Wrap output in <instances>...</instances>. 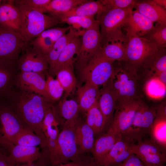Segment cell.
Listing matches in <instances>:
<instances>
[{
  "label": "cell",
  "instance_id": "obj_1",
  "mask_svg": "<svg viewBox=\"0 0 166 166\" xmlns=\"http://www.w3.org/2000/svg\"><path fill=\"white\" fill-rule=\"evenodd\" d=\"M3 98L25 125L46 140L42 124L46 112L52 103L33 92L13 86Z\"/></svg>",
  "mask_w": 166,
  "mask_h": 166
},
{
  "label": "cell",
  "instance_id": "obj_2",
  "mask_svg": "<svg viewBox=\"0 0 166 166\" xmlns=\"http://www.w3.org/2000/svg\"><path fill=\"white\" fill-rule=\"evenodd\" d=\"M114 65V71L109 82L116 102L141 100L137 73L120 62Z\"/></svg>",
  "mask_w": 166,
  "mask_h": 166
},
{
  "label": "cell",
  "instance_id": "obj_3",
  "mask_svg": "<svg viewBox=\"0 0 166 166\" xmlns=\"http://www.w3.org/2000/svg\"><path fill=\"white\" fill-rule=\"evenodd\" d=\"M76 123L63 124V128L57 140L54 150L48 156V165L56 166L70 162H77L85 156V153L81 151L76 142Z\"/></svg>",
  "mask_w": 166,
  "mask_h": 166
},
{
  "label": "cell",
  "instance_id": "obj_4",
  "mask_svg": "<svg viewBox=\"0 0 166 166\" xmlns=\"http://www.w3.org/2000/svg\"><path fill=\"white\" fill-rule=\"evenodd\" d=\"M15 5L20 14V34L26 42H30L44 31L60 23L37 10L24 5Z\"/></svg>",
  "mask_w": 166,
  "mask_h": 166
},
{
  "label": "cell",
  "instance_id": "obj_5",
  "mask_svg": "<svg viewBox=\"0 0 166 166\" xmlns=\"http://www.w3.org/2000/svg\"><path fill=\"white\" fill-rule=\"evenodd\" d=\"M124 61H120L138 73L143 71L159 49L153 43L142 37L128 39Z\"/></svg>",
  "mask_w": 166,
  "mask_h": 166
},
{
  "label": "cell",
  "instance_id": "obj_6",
  "mask_svg": "<svg viewBox=\"0 0 166 166\" xmlns=\"http://www.w3.org/2000/svg\"><path fill=\"white\" fill-rule=\"evenodd\" d=\"M26 127L5 99H0V149L8 154L16 138Z\"/></svg>",
  "mask_w": 166,
  "mask_h": 166
},
{
  "label": "cell",
  "instance_id": "obj_7",
  "mask_svg": "<svg viewBox=\"0 0 166 166\" xmlns=\"http://www.w3.org/2000/svg\"><path fill=\"white\" fill-rule=\"evenodd\" d=\"M101 50L81 71L83 81L90 82L98 87L109 81L114 69L115 61L105 56Z\"/></svg>",
  "mask_w": 166,
  "mask_h": 166
},
{
  "label": "cell",
  "instance_id": "obj_8",
  "mask_svg": "<svg viewBox=\"0 0 166 166\" xmlns=\"http://www.w3.org/2000/svg\"><path fill=\"white\" fill-rule=\"evenodd\" d=\"M26 42L19 33L0 24V61L16 65Z\"/></svg>",
  "mask_w": 166,
  "mask_h": 166
},
{
  "label": "cell",
  "instance_id": "obj_9",
  "mask_svg": "<svg viewBox=\"0 0 166 166\" xmlns=\"http://www.w3.org/2000/svg\"><path fill=\"white\" fill-rule=\"evenodd\" d=\"M141 100L116 102L113 117L107 130L124 134L130 128Z\"/></svg>",
  "mask_w": 166,
  "mask_h": 166
},
{
  "label": "cell",
  "instance_id": "obj_10",
  "mask_svg": "<svg viewBox=\"0 0 166 166\" xmlns=\"http://www.w3.org/2000/svg\"><path fill=\"white\" fill-rule=\"evenodd\" d=\"M99 26L86 30L81 36V43L74 63L81 71L101 47Z\"/></svg>",
  "mask_w": 166,
  "mask_h": 166
},
{
  "label": "cell",
  "instance_id": "obj_11",
  "mask_svg": "<svg viewBox=\"0 0 166 166\" xmlns=\"http://www.w3.org/2000/svg\"><path fill=\"white\" fill-rule=\"evenodd\" d=\"M18 59L16 67L20 72H33L46 74L49 68L46 55L29 42L23 48Z\"/></svg>",
  "mask_w": 166,
  "mask_h": 166
},
{
  "label": "cell",
  "instance_id": "obj_12",
  "mask_svg": "<svg viewBox=\"0 0 166 166\" xmlns=\"http://www.w3.org/2000/svg\"><path fill=\"white\" fill-rule=\"evenodd\" d=\"M133 8L113 9L97 15L100 28L101 41L122 31L124 22Z\"/></svg>",
  "mask_w": 166,
  "mask_h": 166
},
{
  "label": "cell",
  "instance_id": "obj_13",
  "mask_svg": "<svg viewBox=\"0 0 166 166\" xmlns=\"http://www.w3.org/2000/svg\"><path fill=\"white\" fill-rule=\"evenodd\" d=\"M156 116L155 107L142 102L135 114L132 124L125 135L136 142L142 140L148 134Z\"/></svg>",
  "mask_w": 166,
  "mask_h": 166
},
{
  "label": "cell",
  "instance_id": "obj_14",
  "mask_svg": "<svg viewBox=\"0 0 166 166\" xmlns=\"http://www.w3.org/2000/svg\"><path fill=\"white\" fill-rule=\"evenodd\" d=\"M45 76L46 74L37 73L19 72L14 78L13 86L20 90L37 93L52 103L47 90Z\"/></svg>",
  "mask_w": 166,
  "mask_h": 166
},
{
  "label": "cell",
  "instance_id": "obj_15",
  "mask_svg": "<svg viewBox=\"0 0 166 166\" xmlns=\"http://www.w3.org/2000/svg\"><path fill=\"white\" fill-rule=\"evenodd\" d=\"M131 149L145 166H165L166 153L150 138L134 144Z\"/></svg>",
  "mask_w": 166,
  "mask_h": 166
},
{
  "label": "cell",
  "instance_id": "obj_16",
  "mask_svg": "<svg viewBox=\"0 0 166 166\" xmlns=\"http://www.w3.org/2000/svg\"><path fill=\"white\" fill-rule=\"evenodd\" d=\"M128 40L127 36L121 31L101 41V51L105 56L114 61H123Z\"/></svg>",
  "mask_w": 166,
  "mask_h": 166
},
{
  "label": "cell",
  "instance_id": "obj_17",
  "mask_svg": "<svg viewBox=\"0 0 166 166\" xmlns=\"http://www.w3.org/2000/svg\"><path fill=\"white\" fill-rule=\"evenodd\" d=\"M154 23L135 10H132L122 26L128 39L142 37L154 27Z\"/></svg>",
  "mask_w": 166,
  "mask_h": 166
},
{
  "label": "cell",
  "instance_id": "obj_18",
  "mask_svg": "<svg viewBox=\"0 0 166 166\" xmlns=\"http://www.w3.org/2000/svg\"><path fill=\"white\" fill-rule=\"evenodd\" d=\"M136 142L124 134L116 142L105 158L102 166H117L132 153V146Z\"/></svg>",
  "mask_w": 166,
  "mask_h": 166
},
{
  "label": "cell",
  "instance_id": "obj_19",
  "mask_svg": "<svg viewBox=\"0 0 166 166\" xmlns=\"http://www.w3.org/2000/svg\"><path fill=\"white\" fill-rule=\"evenodd\" d=\"M59 119L53 103L47 110L43 120L42 131L47 144L49 156L54 150L59 133Z\"/></svg>",
  "mask_w": 166,
  "mask_h": 166
},
{
  "label": "cell",
  "instance_id": "obj_20",
  "mask_svg": "<svg viewBox=\"0 0 166 166\" xmlns=\"http://www.w3.org/2000/svg\"><path fill=\"white\" fill-rule=\"evenodd\" d=\"M98 101L104 117L102 134L107 131L112 122L116 104V100L111 88L109 81L100 90Z\"/></svg>",
  "mask_w": 166,
  "mask_h": 166
},
{
  "label": "cell",
  "instance_id": "obj_21",
  "mask_svg": "<svg viewBox=\"0 0 166 166\" xmlns=\"http://www.w3.org/2000/svg\"><path fill=\"white\" fill-rule=\"evenodd\" d=\"M122 135L107 130L95 140L91 153L95 162L99 166H102L105 158Z\"/></svg>",
  "mask_w": 166,
  "mask_h": 166
},
{
  "label": "cell",
  "instance_id": "obj_22",
  "mask_svg": "<svg viewBox=\"0 0 166 166\" xmlns=\"http://www.w3.org/2000/svg\"><path fill=\"white\" fill-rule=\"evenodd\" d=\"M71 26L49 29L29 42L43 54L46 55L54 43L67 32Z\"/></svg>",
  "mask_w": 166,
  "mask_h": 166
},
{
  "label": "cell",
  "instance_id": "obj_23",
  "mask_svg": "<svg viewBox=\"0 0 166 166\" xmlns=\"http://www.w3.org/2000/svg\"><path fill=\"white\" fill-rule=\"evenodd\" d=\"M108 10L99 0H87L66 12L53 17L59 22L61 19L71 16H94ZM60 23V22H59Z\"/></svg>",
  "mask_w": 166,
  "mask_h": 166
},
{
  "label": "cell",
  "instance_id": "obj_24",
  "mask_svg": "<svg viewBox=\"0 0 166 166\" xmlns=\"http://www.w3.org/2000/svg\"><path fill=\"white\" fill-rule=\"evenodd\" d=\"M42 153L37 147L14 145L8 152V159L11 164L15 165L18 163L36 161L40 158Z\"/></svg>",
  "mask_w": 166,
  "mask_h": 166
},
{
  "label": "cell",
  "instance_id": "obj_25",
  "mask_svg": "<svg viewBox=\"0 0 166 166\" xmlns=\"http://www.w3.org/2000/svg\"><path fill=\"white\" fill-rule=\"evenodd\" d=\"M80 37L74 38L64 48L53 68L49 71V74L53 77L62 68L74 65V57L78 52L81 43Z\"/></svg>",
  "mask_w": 166,
  "mask_h": 166
},
{
  "label": "cell",
  "instance_id": "obj_26",
  "mask_svg": "<svg viewBox=\"0 0 166 166\" xmlns=\"http://www.w3.org/2000/svg\"><path fill=\"white\" fill-rule=\"evenodd\" d=\"M134 8L154 23L166 25V9L156 4L152 0H136Z\"/></svg>",
  "mask_w": 166,
  "mask_h": 166
},
{
  "label": "cell",
  "instance_id": "obj_27",
  "mask_svg": "<svg viewBox=\"0 0 166 166\" xmlns=\"http://www.w3.org/2000/svg\"><path fill=\"white\" fill-rule=\"evenodd\" d=\"M0 5V24L20 34V14L13 1Z\"/></svg>",
  "mask_w": 166,
  "mask_h": 166
},
{
  "label": "cell",
  "instance_id": "obj_28",
  "mask_svg": "<svg viewBox=\"0 0 166 166\" xmlns=\"http://www.w3.org/2000/svg\"><path fill=\"white\" fill-rule=\"evenodd\" d=\"M77 93L80 111L86 112L97 101L100 94L99 87L88 81L79 87Z\"/></svg>",
  "mask_w": 166,
  "mask_h": 166
},
{
  "label": "cell",
  "instance_id": "obj_29",
  "mask_svg": "<svg viewBox=\"0 0 166 166\" xmlns=\"http://www.w3.org/2000/svg\"><path fill=\"white\" fill-rule=\"evenodd\" d=\"M85 30H77L72 27L69 31L60 38L54 44L46 55L49 65V71L53 67L62 50L74 38L81 36Z\"/></svg>",
  "mask_w": 166,
  "mask_h": 166
},
{
  "label": "cell",
  "instance_id": "obj_30",
  "mask_svg": "<svg viewBox=\"0 0 166 166\" xmlns=\"http://www.w3.org/2000/svg\"><path fill=\"white\" fill-rule=\"evenodd\" d=\"M76 142L84 153H91L95 142V134L93 129L85 122H79L75 125Z\"/></svg>",
  "mask_w": 166,
  "mask_h": 166
},
{
  "label": "cell",
  "instance_id": "obj_31",
  "mask_svg": "<svg viewBox=\"0 0 166 166\" xmlns=\"http://www.w3.org/2000/svg\"><path fill=\"white\" fill-rule=\"evenodd\" d=\"M56 110L58 116H60L64 121L62 124H72L76 123L80 111L79 104L74 99L67 100L62 97Z\"/></svg>",
  "mask_w": 166,
  "mask_h": 166
},
{
  "label": "cell",
  "instance_id": "obj_32",
  "mask_svg": "<svg viewBox=\"0 0 166 166\" xmlns=\"http://www.w3.org/2000/svg\"><path fill=\"white\" fill-rule=\"evenodd\" d=\"M16 65L0 61V99L3 97L13 86L18 73Z\"/></svg>",
  "mask_w": 166,
  "mask_h": 166
},
{
  "label": "cell",
  "instance_id": "obj_33",
  "mask_svg": "<svg viewBox=\"0 0 166 166\" xmlns=\"http://www.w3.org/2000/svg\"><path fill=\"white\" fill-rule=\"evenodd\" d=\"M149 133L150 139L166 153V117L156 116Z\"/></svg>",
  "mask_w": 166,
  "mask_h": 166
},
{
  "label": "cell",
  "instance_id": "obj_34",
  "mask_svg": "<svg viewBox=\"0 0 166 166\" xmlns=\"http://www.w3.org/2000/svg\"><path fill=\"white\" fill-rule=\"evenodd\" d=\"M87 0H51L49 4L41 12L48 13L53 17L71 10Z\"/></svg>",
  "mask_w": 166,
  "mask_h": 166
},
{
  "label": "cell",
  "instance_id": "obj_35",
  "mask_svg": "<svg viewBox=\"0 0 166 166\" xmlns=\"http://www.w3.org/2000/svg\"><path fill=\"white\" fill-rule=\"evenodd\" d=\"M14 144L29 147L39 146L44 148H47L46 140L26 127L16 137L14 141Z\"/></svg>",
  "mask_w": 166,
  "mask_h": 166
},
{
  "label": "cell",
  "instance_id": "obj_36",
  "mask_svg": "<svg viewBox=\"0 0 166 166\" xmlns=\"http://www.w3.org/2000/svg\"><path fill=\"white\" fill-rule=\"evenodd\" d=\"M73 65L64 67L56 73V79L62 87L64 93L62 97L67 98L75 87L77 81Z\"/></svg>",
  "mask_w": 166,
  "mask_h": 166
},
{
  "label": "cell",
  "instance_id": "obj_37",
  "mask_svg": "<svg viewBox=\"0 0 166 166\" xmlns=\"http://www.w3.org/2000/svg\"><path fill=\"white\" fill-rule=\"evenodd\" d=\"M166 70V47L160 48L142 72L148 77H155L158 73Z\"/></svg>",
  "mask_w": 166,
  "mask_h": 166
},
{
  "label": "cell",
  "instance_id": "obj_38",
  "mask_svg": "<svg viewBox=\"0 0 166 166\" xmlns=\"http://www.w3.org/2000/svg\"><path fill=\"white\" fill-rule=\"evenodd\" d=\"M85 122L93 130L95 136L102 133L104 117L100 109L98 101L86 112Z\"/></svg>",
  "mask_w": 166,
  "mask_h": 166
},
{
  "label": "cell",
  "instance_id": "obj_39",
  "mask_svg": "<svg viewBox=\"0 0 166 166\" xmlns=\"http://www.w3.org/2000/svg\"><path fill=\"white\" fill-rule=\"evenodd\" d=\"M60 23H67L73 28L78 31L87 30L90 28L99 26V21L94 16H73L62 18Z\"/></svg>",
  "mask_w": 166,
  "mask_h": 166
},
{
  "label": "cell",
  "instance_id": "obj_40",
  "mask_svg": "<svg viewBox=\"0 0 166 166\" xmlns=\"http://www.w3.org/2000/svg\"><path fill=\"white\" fill-rule=\"evenodd\" d=\"M148 78L144 85V90L147 95L154 99L164 97L166 95V85L155 77Z\"/></svg>",
  "mask_w": 166,
  "mask_h": 166
},
{
  "label": "cell",
  "instance_id": "obj_41",
  "mask_svg": "<svg viewBox=\"0 0 166 166\" xmlns=\"http://www.w3.org/2000/svg\"><path fill=\"white\" fill-rule=\"evenodd\" d=\"M154 27L142 37L153 43L159 48L166 47V25L155 24Z\"/></svg>",
  "mask_w": 166,
  "mask_h": 166
},
{
  "label": "cell",
  "instance_id": "obj_42",
  "mask_svg": "<svg viewBox=\"0 0 166 166\" xmlns=\"http://www.w3.org/2000/svg\"><path fill=\"white\" fill-rule=\"evenodd\" d=\"M46 85L48 94L52 103L61 99L64 92V89L58 80L54 79L48 72L46 73Z\"/></svg>",
  "mask_w": 166,
  "mask_h": 166
},
{
  "label": "cell",
  "instance_id": "obj_43",
  "mask_svg": "<svg viewBox=\"0 0 166 166\" xmlns=\"http://www.w3.org/2000/svg\"><path fill=\"white\" fill-rule=\"evenodd\" d=\"M101 3L108 10L113 9L134 8L136 0H99Z\"/></svg>",
  "mask_w": 166,
  "mask_h": 166
},
{
  "label": "cell",
  "instance_id": "obj_44",
  "mask_svg": "<svg viewBox=\"0 0 166 166\" xmlns=\"http://www.w3.org/2000/svg\"><path fill=\"white\" fill-rule=\"evenodd\" d=\"M51 1V0H16L13 2L14 5L26 6L41 12L42 10Z\"/></svg>",
  "mask_w": 166,
  "mask_h": 166
},
{
  "label": "cell",
  "instance_id": "obj_45",
  "mask_svg": "<svg viewBox=\"0 0 166 166\" xmlns=\"http://www.w3.org/2000/svg\"><path fill=\"white\" fill-rule=\"evenodd\" d=\"M117 166H145L141 161L132 153L127 159Z\"/></svg>",
  "mask_w": 166,
  "mask_h": 166
},
{
  "label": "cell",
  "instance_id": "obj_46",
  "mask_svg": "<svg viewBox=\"0 0 166 166\" xmlns=\"http://www.w3.org/2000/svg\"><path fill=\"white\" fill-rule=\"evenodd\" d=\"M9 161L8 154L0 149V166H15Z\"/></svg>",
  "mask_w": 166,
  "mask_h": 166
},
{
  "label": "cell",
  "instance_id": "obj_47",
  "mask_svg": "<svg viewBox=\"0 0 166 166\" xmlns=\"http://www.w3.org/2000/svg\"><path fill=\"white\" fill-rule=\"evenodd\" d=\"M156 116L157 117H166V103L163 102L155 108Z\"/></svg>",
  "mask_w": 166,
  "mask_h": 166
},
{
  "label": "cell",
  "instance_id": "obj_48",
  "mask_svg": "<svg viewBox=\"0 0 166 166\" xmlns=\"http://www.w3.org/2000/svg\"><path fill=\"white\" fill-rule=\"evenodd\" d=\"M94 160L93 157L85 156L79 161V166H91L92 163Z\"/></svg>",
  "mask_w": 166,
  "mask_h": 166
},
{
  "label": "cell",
  "instance_id": "obj_49",
  "mask_svg": "<svg viewBox=\"0 0 166 166\" xmlns=\"http://www.w3.org/2000/svg\"><path fill=\"white\" fill-rule=\"evenodd\" d=\"M17 166H46L45 163L43 160L41 158L36 160V161L28 162Z\"/></svg>",
  "mask_w": 166,
  "mask_h": 166
},
{
  "label": "cell",
  "instance_id": "obj_50",
  "mask_svg": "<svg viewBox=\"0 0 166 166\" xmlns=\"http://www.w3.org/2000/svg\"><path fill=\"white\" fill-rule=\"evenodd\" d=\"M163 83L166 85V70L157 74L155 76Z\"/></svg>",
  "mask_w": 166,
  "mask_h": 166
},
{
  "label": "cell",
  "instance_id": "obj_51",
  "mask_svg": "<svg viewBox=\"0 0 166 166\" xmlns=\"http://www.w3.org/2000/svg\"><path fill=\"white\" fill-rule=\"evenodd\" d=\"M153 2L157 5L166 9V0H152Z\"/></svg>",
  "mask_w": 166,
  "mask_h": 166
},
{
  "label": "cell",
  "instance_id": "obj_52",
  "mask_svg": "<svg viewBox=\"0 0 166 166\" xmlns=\"http://www.w3.org/2000/svg\"><path fill=\"white\" fill-rule=\"evenodd\" d=\"M56 166H79V162H70L61 164Z\"/></svg>",
  "mask_w": 166,
  "mask_h": 166
},
{
  "label": "cell",
  "instance_id": "obj_53",
  "mask_svg": "<svg viewBox=\"0 0 166 166\" xmlns=\"http://www.w3.org/2000/svg\"><path fill=\"white\" fill-rule=\"evenodd\" d=\"M91 166H99L98 164L97 163H96L94 160H93L92 164Z\"/></svg>",
  "mask_w": 166,
  "mask_h": 166
},
{
  "label": "cell",
  "instance_id": "obj_54",
  "mask_svg": "<svg viewBox=\"0 0 166 166\" xmlns=\"http://www.w3.org/2000/svg\"><path fill=\"white\" fill-rule=\"evenodd\" d=\"M1 2V0H0V3Z\"/></svg>",
  "mask_w": 166,
  "mask_h": 166
}]
</instances>
